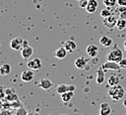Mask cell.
Here are the masks:
<instances>
[{
  "label": "cell",
  "instance_id": "1",
  "mask_svg": "<svg viewBox=\"0 0 126 115\" xmlns=\"http://www.w3.org/2000/svg\"><path fill=\"white\" fill-rule=\"evenodd\" d=\"M124 93H125L124 88L119 84L114 85V86H110V88L108 90V95L114 101H117V100H120L121 98H123L124 97Z\"/></svg>",
  "mask_w": 126,
  "mask_h": 115
},
{
  "label": "cell",
  "instance_id": "2",
  "mask_svg": "<svg viewBox=\"0 0 126 115\" xmlns=\"http://www.w3.org/2000/svg\"><path fill=\"white\" fill-rule=\"evenodd\" d=\"M123 58V53L119 48H114L106 54V59L109 61L119 62Z\"/></svg>",
  "mask_w": 126,
  "mask_h": 115
},
{
  "label": "cell",
  "instance_id": "3",
  "mask_svg": "<svg viewBox=\"0 0 126 115\" xmlns=\"http://www.w3.org/2000/svg\"><path fill=\"white\" fill-rule=\"evenodd\" d=\"M24 43L25 41L20 38V37H17V38H14L11 43H10V47L13 49V50H16V51H19V50H22L23 47H24Z\"/></svg>",
  "mask_w": 126,
  "mask_h": 115
},
{
  "label": "cell",
  "instance_id": "4",
  "mask_svg": "<svg viewBox=\"0 0 126 115\" xmlns=\"http://www.w3.org/2000/svg\"><path fill=\"white\" fill-rule=\"evenodd\" d=\"M27 65H28V67H29L30 69H32V70H39V69L41 68L42 63H41L40 58H32V60H30V61L27 63Z\"/></svg>",
  "mask_w": 126,
  "mask_h": 115
},
{
  "label": "cell",
  "instance_id": "5",
  "mask_svg": "<svg viewBox=\"0 0 126 115\" xmlns=\"http://www.w3.org/2000/svg\"><path fill=\"white\" fill-rule=\"evenodd\" d=\"M117 17L115 15H110L109 17L107 18H103V24L107 27V28H113V27H116V23H117Z\"/></svg>",
  "mask_w": 126,
  "mask_h": 115
},
{
  "label": "cell",
  "instance_id": "6",
  "mask_svg": "<svg viewBox=\"0 0 126 115\" xmlns=\"http://www.w3.org/2000/svg\"><path fill=\"white\" fill-rule=\"evenodd\" d=\"M34 77V73L32 72V69H28V70H24L21 74V79L25 82H30L33 79Z\"/></svg>",
  "mask_w": 126,
  "mask_h": 115
},
{
  "label": "cell",
  "instance_id": "7",
  "mask_svg": "<svg viewBox=\"0 0 126 115\" xmlns=\"http://www.w3.org/2000/svg\"><path fill=\"white\" fill-rule=\"evenodd\" d=\"M32 54H33V49L32 47H30V46H26L21 50V55H22L24 59L30 58L32 56Z\"/></svg>",
  "mask_w": 126,
  "mask_h": 115
},
{
  "label": "cell",
  "instance_id": "8",
  "mask_svg": "<svg viewBox=\"0 0 126 115\" xmlns=\"http://www.w3.org/2000/svg\"><path fill=\"white\" fill-rule=\"evenodd\" d=\"M86 53L88 54L89 57H91V58H95V57L97 56V53H98V48H97L95 45H90V46L87 47Z\"/></svg>",
  "mask_w": 126,
  "mask_h": 115
},
{
  "label": "cell",
  "instance_id": "9",
  "mask_svg": "<svg viewBox=\"0 0 126 115\" xmlns=\"http://www.w3.org/2000/svg\"><path fill=\"white\" fill-rule=\"evenodd\" d=\"M97 6H98V3L96 0H89V3H88L86 10L88 13H94L97 9Z\"/></svg>",
  "mask_w": 126,
  "mask_h": 115
},
{
  "label": "cell",
  "instance_id": "10",
  "mask_svg": "<svg viewBox=\"0 0 126 115\" xmlns=\"http://www.w3.org/2000/svg\"><path fill=\"white\" fill-rule=\"evenodd\" d=\"M87 63H88V60L83 57H80L75 60V66L79 69H84L87 66Z\"/></svg>",
  "mask_w": 126,
  "mask_h": 115
},
{
  "label": "cell",
  "instance_id": "11",
  "mask_svg": "<svg viewBox=\"0 0 126 115\" xmlns=\"http://www.w3.org/2000/svg\"><path fill=\"white\" fill-rule=\"evenodd\" d=\"M38 86L41 87V88H43L44 90H49L53 86V83L51 82V80H49L47 78H41Z\"/></svg>",
  "mask_w": 126,
  "mask_h": 115
},
{
  "label": "cell",
  "instance_id": "12",
  "mask_svg": "<svg viewBox=\"0 0 126 115\" xmlns=\"http://www.w3.org/2000/svg\"><path fill=\"white\" fill-rule=\"evenodd\" d=\"M103 69H118L120 68L119 66V63L118 62H115V61H109L107 60L106 62H104L101 66Z\"/></svg>",
  "mask_w": 126,
  "mask_h": 115
},
{
  "label": "cell",
  "instance_id": "13",
  "mask_svg": "<svg viewBox=\"0 0 126 115\" xmlns=\"http://www.w3.org/2000/svg\"><path fill=\"white\" fill-rule=\"evenodd\" d=\"M64 48L66 49L67 52H69V53H73V52L76 50L77 45H76V43H75L74 41H72V40H68V41H66V42L64 43Z\"/></svg>",
  "mask_w": 126,
  "mask_h": 115
},
{
  "label": "cell",
  "instance_id": "14",
  "mask_svg": "<svg viewBox=\"0 0 126 115\" xmlns=\"http://www.w3.org/2000/svg\"><path fill=\"white\" fill-rule=\"evenodd\" d=\"M111 112V108L107 102H103L100 104V109H99V114L101 115H109Z\"/></svg>",
  "mask_w": 126,
  "mask_h": 115
},
{
  "label": "cell",
  "instance_id": "15",
  "mask_svg": "<svg viewBox=\"0 0 126 115\" xmlns=\"http://www.w3.org/2000/svg\"><path fill=\"white\" fill-rule=\"evenodd\" d=\"M54 56H55L57 58H59V59H63V58L67 56V51H66V49H65L64 47H60V48H58V49L55 51Z\"/></svg>",
  "mask_w": 126,
  "mask_h": 115
},
{
  "label": "cell",
  "instance_id": "16",
  "mask_svg": "<svg viewBox=\"0 0 126 115\" xmlns=\"http://www.w3.org/2000/svg\"><path fill=\"white\" fill-rule=\"evenodd\" d=\"M99 43L103 47H110L111 44H112V40L109 37H107V36H102L99 39Z\"/></svg>",
  "mask_w": 126,
  "mask_h": 115
},
{
  "label": "cell",
  "instance_id": "17",
  "mask_svg": "<svg viewBox=\"0 0 126 115\" xmlns=\"http://www.w3.org/2000/svg\"><path fill=\"white\" fill-rule=\"evenodd\" d=\"M104 82V72H103V68L100 67L97 70V75H96V83L97 84H102Z\"/></svg>",
  "mask_w": 126,
  "mask_h": 115
},
{
  "label": "cell",
  "instance_id": "18",
  "mask_svg": "<svg viewBox=\"0 0 126 115\" xmlns=\"http://www.w3.org/2000/svg\"><path fill=\"white\" fill-rule=\"evenodd\" d=\"M73 95H74L73 91H66L61 94V99L63 102H69L73 98Z\"/></svg>",
  "mask_w": 126,
  "mask_h": 115
},
{
  "label": "cell",
  "instance_id": "19",
  "mask_svg": "<svg viewBox=\"0 0 126 115\" xmlns=\"http://www.w3.org/2000/svg\"><path fill=\"white\" fill-rule=\"evenodd\" d=\"M107 82H108V84H109L110 86L117 85V84H119V77H118L117 75L113 74V75H111V76H109V77H108Z\"/></svg>",
  "mask_w": 126,
  "mask_h": 115
},
{
  "label": "cell",
  "instance_id": "20",
  "mask_svg": "<svg viewBox=\"0 0 126 115\" xmlns=\"http://www.w3.org/2000/svg\"><path fill=\"white\" fill-rule=\"evenodd\" d=\"M112 7H106L105 9H102L101 11H100V16L102 17V19L103 18H107V17H109L110 15H112V9H111Z\"/></svg>",
  "mask_w": 126,
  "mask_h": 115
},
{
  "label": "cell",
  "instance_id": "21",
  "mask_svg": "<svg viewBox=\"0 0 126 115\" xmlns=\"http://www.w3.org/2000/svg\"><path fill=\"white\" fill-rule=\"evenodd\" d=\"M0 72H1L2 75H7V74H9V73L11 72V65L8 64V63L3 64V65L1 66V68H0Z\"/></svg>",
  "mask_w": 126,
  "mask_h": 115
},
{
  "label": "cell",
  "instance_id": "22",
  "mask_svg": "<svg viewBox=\"0 0 126 115\" xmlns=\"http://www.w3.org/2000/svg\"><path fill=\"white\" fill-rule=\"evenodd\" d=\"M116 28L118 30H124L126 28V20L124 18H119L117 20V23H116Z\"/></svg>",
  "mask_w": 126,
  "mask_h": 115
},
{
  "label": "cell",
  "instance_id": "23",
  "mask_svg": "<svg viewBox=\"0 0 126 115\" xmlns=\"http://www.w3.org/2000/svg\"><path fill=\"white\" fill-rule=\"evenodd\" d=\"M56 91L61 95L62 93H64L66 91H69V85H67V84H59L56 87Z\"/></svg>",
  "mask_w": 126,
  "mask_h": 115
},
{
  "label": "cell",
  "instance_id": "24",
  "mask_svg": "<svg viewBox=\"0 0 126 115\" xmlns=\"http://www.w3.org/2000/svg\"><path fill=\"white\" fill-rule=\"evenodd\" d=\"M116 11L119 14V18L126 19V6H119Z\"/></svg>",
  "mask_w": 126,
  "mask_h": 115
},
{
  "label": "cell",
  "instance_id": "25",
  "mask_svg": "<svg viewBox=\"0 0 126 115\" xmlns=\"http://www.w3.org/2000/svg\"><path fill=\"white\" fill-rule=\"evenodd\" d=\"M103 4L105 7H114L117 4V0H103Z\"/></svg>",
  "mask_w": 126,
  "mask_h": 115
},
{
  "label": "cell",
  "instance_id": "26",
  "mask_svg": "<svg viewBox=\"0 0 126 115\" xmlns=\"http://www.w3.org/2000/svg\"><path fill=\"white\" fill-rule=\"evenodd\" d=\"M89 0H79V6L81 8H87Z\"/></svg>",
  "mask_w": 126,
  "mask_h": 115
},
{
  "label": "cell",
  "instance_id": "27",
  "mask_svg": "<svg viewBox=\"0 0 126 115\" xmlns=\"http://www.w3.org/2000/svg\"><path fill=\"white\" fill-rule=\"evenodd\" d=\"M118 63H119L120 68H126V59L125 58H122Z\"/></svg>",
  "mask_w": 126,
  "mask_h": 115
},
{
  "label": "cell",
  "instance_id": "28",
  "mask_svg": "<svg viewBox=\"0 0 126 115\" xmlns=\"http://www.w3.org/2000/svg\"><path fill=\"white\" fill-rule=\"evenodd\" d=\"M117 4L119 6H126V0H117Z\"/></svg>",
  "mask_w": 126,
  "mask_h": 115
},
{
  "label": "cell",
  "instance_id": "29",
  "mask_svg": "<svg viewBox=\"0 0 126 115\" xmlns=\"http://www.w3.org/2000/svg\"><path fill=\"white\" fill-rule=\"evenodd\" d=\"M123 106L126 108V98H124V100H123Z\"/></svg>",
  "mask_w": 126,
  "mask_h": 115
},
{
  "label": "cell",
  "instance_id": "30",
  "mask_svg": "<svg viewBox=\"0 0 126 115\" xmlns=\"http://www.w3.org/2000/svg\"><path fill=\"white\" fill-rule=\"evenodd\" d=\"M123 47H124V50L126 51V41H124V42H123Z\"/></svg>",
  "mask_w": 126,
  "mask_h": 115
},
{
  "label": "cell",
  "instance_id": "31",
  "mask_svg": "<svg viewBox=\"0 0 126 115\" xmlns=\"http://www.w3.org/2000/svg\"><path fill=\"white\" fill-rule=\"evenodd\" d=\"M32 113H29V114H27V115H32ZM34 115H39V114H38V113H34Z\"/></svg>",
  "mask_w": 126,
  "mask_h": 115
},
{
  "label": "cell",
  "instance_id": "32",
  "mask_svg": "<svg viewBox=\"0 0 126 115\" xmlns=\"http://www.w3.org/2000/svg\"><path fill=\"white\" fill-rule=\"evenodd\" d=\"M60 115H67L66 113H62V114H60Z\"/></svg>",
  "mask_w": 126,
  "mask_h": 115
},
{
  "label": "cell",
  "instance_id": "33",
  "mask_svg": "<svg viewBox=\"0 0 126 115\" xmlns=\"http://www.w3.org/2000/svg\"><path fill=\"white\" fill-rule=\"evenodd\" d=\"M98 115H101V114H98Z\"/></svg>",
  "mask_w": 126,
  "mask_h": 115
}]
</instances>
